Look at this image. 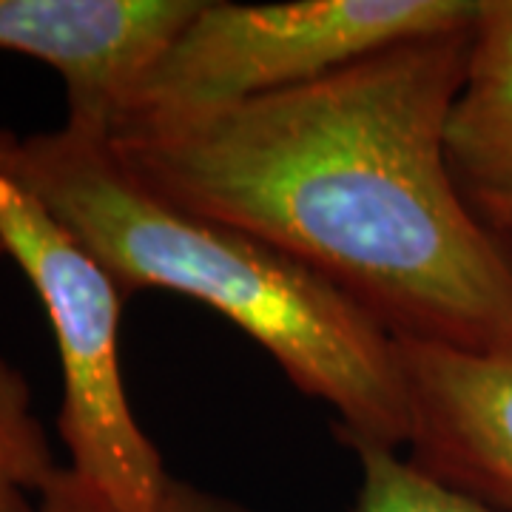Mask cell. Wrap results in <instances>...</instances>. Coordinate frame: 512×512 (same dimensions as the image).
<instances>
[{
	"mask_svg": "<svg viewBox=\"0 0 512 512\" xmlns=\"http://www.w3.org/2000/svg\"><path fill=\"white\" fill-rule=\"evenodd\" d=\"M470 26L308 86L106 131L168 205L237 228L350 296L396 339L512 348V265L461 194L444 131Z\"/></svg>",
	"mask_w": 512,
	"mask_h": 512,
	"instance_id": "obj_1",
	"label": "cell"
},
{
	"mask_svg": "<svg viewBox=\"0 0 512 512\" xmlns=\"http://www.w3.org/2000/svg\"><path fill=\"white\" fill-rule=\"evenodd\" d=\"M0 168L100 259L126 296L180 293L254 339L299 393L333 410L339 444L399 450L410 441L396 336L291 256L160 200L94 128H0Z\"/></svg>",
	"mask_w": 512,
	"mask_h": 512,
	"instance_id": "obj_2",
	"label": "cell"
},
{
	"mask_svg": "<svg viewBox=\"0 0 512 512\" xmlns=\"http://www.w3.org/2000/svg\"><path fill=\"white\" fill-rule=\"evenodd\" d=\"M481 0H200L111 126L231 109L382 49L473 26Z\"/></svg>",
	"mask_w": 512,
	"mask_h": 512,
	"instance_id": "obj_3",
	"label": "cell"
},
{
	"mask_svg": "<svg viewBox=\"0 0 512 512\" xmlns=\"http://www.w3.org/2000/svg\"><path fill=\"white\" fill-rule=\"evenodd\" d=\"M0 239L55 330L69 467L128 510H148L171 473L128 404L120 322L126 293L55 214L0 168Z\"/></svg>",
	"mask_w": 512,
	"mask_h": 512,
	"instance_id": "obj_4",
	"label": "cell"
},
{
	"mask_svg": "<svg viewBox=\"0 0 512 512\" xmlns=\"http://www.w3.org/2000/svg\"><path fill=\"white\" fill-rule=\"evenodd\" d=\"M200 0H0V52L52 66L66 123L109 131Z\"/></svg>",
	"mask_w": 512,
	"mask_h": 512,
	"instance_id": "obj_5",
	"label": "cell"
},
{
	"mask_svg": "<svg viewBox=\"0 0 512 512\" xmlns=\"http://www.w3.org/2000/svg\"><path fill=\"white\" fill-rule=\"evenodd\" d=\"M410 393V461L512 512V348L456 350L396 339Z\"/></svg>",
	"mask_w": 512,
	"mask_h": 512,
	"instance_id": "obj_6",
	"label": "cell"
},
{
	"mask_svg": "<svg viewBox=\"0 0 512 512\" xmlns=\"http://www.w3.org/2000/svg\"><path fill=\"white\" fill-rule=\"evenodd\" d=\"M467 202H512V0H481L444 131Z\"/></svg>",
	"mask_w": 512,
	"mask_h": 512,
	"instance_id": "obj_7",
	"label": "cell"
},
{
	"mask_svg": "<svg viewBox=\"0 0 512 512\" xmlns=\"http://www.w3.org/2000/svg\"><path fill=\"white\" fill-rule=\"evenodd\" d=\"M60 467L26 373L0 356V512H35Z\"/></svg>",
	"mask_w": 512,
	"mask_h": 512,
	"instance_id": "obj_8",
	"label": "cell"
},
{
	"mask_svg": "<svg viewBox=\"0 0 512 512\" xmlns=\"http://www.w3.org/2000/svg\"><path fill=\"white\" fill-rule=\"evenodd\" d=\"M345 447L362 473L353 512H501L424 473L393 447L373 441H350Z\"/></svg>",
	"mask_w": 512,
	"mask_h": 512,
	"instance_id": "obj_9",
	"label": "cell"
},
{
	"mask_svg": "<svg viewBox=\"0 0 512 512\" xmlns=\"http://www.w3.org/2000/svg\"><path fill=\"white\" fill-rule=\"evenodd\" d=\"M35 512H265L248 507L237 498L214 493L197 487L191 481L174 478L168 481L165 493L160 495V501L148 510H128L123 504H117L114 498L103 493L100 487H94L92 481L74 473L72 467L60 464L55 470V476L46 481L43 493L37 498Z\"/></svg>",
	"mask_w": 512,
	"mask_h": 512,
	"instance_id": "obj_10",
	"label": "cell"
},
{
	"mask_svg": "<svg viewBox=\"0 0 512 512\" xmlns=\"http://www.w3.org/2000/svg\"><path fill=\"white\" fill-rule=\"evenodd\" d=\"M512 265V202H470Z\"/></svg>",
	"mask_w": 512,
	"mask_h": 512,
	"instance_id": "obj_11",
	"label": "cell"
},
{
	"mask_svg": "<svg viewBox=\"0 0 512 512\" xmlns=\"http://www.w3.org/2000/svg\"><path fill=\"white\" fill-rule=\"evenodd\" d=\"M0 256H6V248H3V239H0Z\"/></svg>",
	"mask_w": 512,
	"mask_h": 512,
	"instance_id": "obj_12",
	"label": "cell"
}]
</instances>
